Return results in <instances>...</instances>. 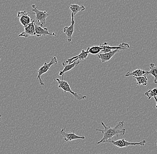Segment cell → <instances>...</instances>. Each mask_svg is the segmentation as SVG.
<instances>
[{
	"instance_id": "23",
	"label": "cell",
	"mask_w": 157,
	"mask_h": 154,
	"mask_svg": "<svg viewBox=\"0 0 157 154\" xmlns=\"http://www.w3.org/2000/svg\"><path fill=\"white\" fill-rule=\"evenodd\" d=\"M156 131L157 132V129L156 130ZM156 145H157V142H156Z\"/></svg>"
},
{
	"instance_id": "16",
	"label": "cell",
	"mask_w": 157,
	"mask_h": 154,
	"mask_svg": "<svg viewBox=\"0 0 157 154\" xmlns=\"http://www.w3.org/2000/svg\"><path fill=\"white\" fill-rule=\"evenodd\" d=\"M146 74H147L146 71L141 69H135L132 72H128L125 74V77H129V76H132V77H141V76H143Z\"/></svg>"
},
{
	"instance_id": "21",
	"label": "cell",
	"mask_w": 157,
	"mask_h": 154,
	"mask_svg": "<svg viewBox=\"0 0 157 154\" xmlns=\"http://www.w3.org/2000/svg\"><path fill=\"white\" fill-rule=\"evenodd\" d=\"M154 99L155 100L156 103V105L155 106V107L157 109V98L156 97H154Z\"/></svg>"
},
{
	"instance_id": "1",
	"label": "cell",
	"mask_w": 157,
	"mask_h": 154,
	"mask_svg": "<svg viewBox=\"0 0 157 154\" xmlns=\"http://www.w3.org/2000/svg\"><path fill=\"white\" fill-rule=\"evenodd\" d=\"M101 123L104 129H96L97 131L101 132L103 135L102 138L97 143L98 145L106 143L107 141L111 140L113 137H115L117 138L119 136H123L125 134L126 129L124 128V121H120L114 127H111L110 126H107L103 122H101Z\"/></svg>"
},
{
	"instance_id": "15",
	"label": "cell",
	"mask_w": 157,
	"mask_h": 154,
	"mask_svg": "<svg viewBox=\"0 0 157 154\" xmlns=\"http://www.w3.org/2000/svg\"><path fill=\"white\" fill-rule=\"evenodd\" d=\"M70 9L71 11V13L73 14L74 17H75V16L79 12L83 11L85 10V7L83 6H79L77 4H72L70 6Z\"/></svg>"
},
{
	"instance_id": "6",
	"label": "cell",
	"mask_w": 157,
	"mask_h": 154,
	"mask_svg": "<svg viewBox=\"0 0 157 154\" xmlns=\"http://www.w3.org/2000/svg\"><path fill=\"white\" fill-rule=\"evenodd\" d=\"M101 47L102 48V50L101 51V54L109 52L114 50H118L119 51L121 50H124L130 48L129 44L125 43H122L119 44L118 46L115 47H111L108 45L107 43L105 42L104 43L100 44Z\"/></svg>"
},
{
	"instance_id": "13",
	"label": "cell",
	"mask_w": 157,
	"mask_h": 154,
	"mask_svg": "<svg viewBox=\"0 0 157 154\" xmlns=\"http://www.w3.org/2000/svg\"><path fill=\"white\" fill-rule=\"evenodd\" d=\"M119 50H115L111 51L109 52L100 54L98 55V57L101 61L102 62L105 63L109 61L114 56L116 53L119 51Z\"/></svg>"
},
{
	"instance_id": "4",
	"label": "cell",
	"mask_w": 157,
	"mask_h": 154,
	"mask_svg": "<svg viewBox=\"0 0 157 154\" xmlns=\"http://www.w3.org/2000/svg\"><path fill=\"white\" fill-rule=\"evenodd\" d=\"M106 143H110L114 146L117 148H128V146H144L147 144V141L145 140H142L139 143H132L126 141L123 138L117 140H110L107 141Z\"/></svg>"
},
{
	"instance_id": "25",
	"label": "cell",
	"mask_w": 157,
	"mask_h": 154,
	"mask_svg": "<svg viewBox=\"0 0 157 154\" xmlns=\"http://www.w3.org/2000/svg\"></svg>"
},
{
	"instance_id": "22",
	"label": "cell",
	"mask_w": 157,
	"mask_h": 154,
	"mask_svg": "<svg viewBox=\"0 0 157 154\" xmlns=\"http://www.w3.org/2000/svg\"><path fill=\"white\" fill-rule=\"evenodd\" d=\"M1 117H2V115H0V122H1V121H2V118H1Z\"/></svg>"
},
{
	"instance_id": "10",
	"label": "cell",
	"mask_w": 157,
	"mask_h": 154,
	"mask_svg": "<svg viewBox=\"0 0 157 154\" xmlns=\"http://www.w3.org/2000/svg\"><path fill=\"white\" fill-rule=\"evenodd\" d=\"M71 24L69 26H65L63 30L64 33H65V34L67 37V41H68V43H70L71 40H72V36L73 35L74 32L75 24L74 17L72 13H71Z\"/></svg>"
},
{
	"instance_id": "7",
	"label": "cell",
	"mask_w": 157,
	"mask_h": 154,
	"mask_svg": "<svg viewBox=\"0 0 157 154\" xmlns=\"http://www.w3.org/2000/svg\"><path fill=\"white\" fill-rule=\"evenodd\" d=\"M17 17L19 18L20 22L24 28L28 26L33 21L25 10L20 11L17 13Z\"/></svg>"
},
{
	"instance_id": "3",
	"label": "cell",
	"mask_w": 157,
	"mask_h": 154,
	"mask_svg": "<svg viewBox=\"0 0 157 154\" xmlns=\"http://www.w3.org/2000/svg\"><path fill=\"white\" fill-rule=\"evenodd\" d=\"M32 7L33 8L32 9V11L34 12V13H33L35 14V19L34 21H36V23L35 22L34 23L39 26L43 27L46 23L47 17L49 15L48 11L39 10L35 5H32Z\"/></svg>"
},
{
	"instance_id": "5",
	"label": "cell",
	"mask_w": 157,
	"mask_h": 154,
	"mask_svg": "<svg viewBox=\"0 0 157 154\" xmlns=\"http://www.w3.org/2000/svg\"><path fill=\"white\" fill-rule=\"evenodd\" d=\"M51 61L50 62L44 63V65L37 70V72L38 73L37 78L39 80V83L41 86H44V82L41 78L42 75L48 72L52 66L56 65L57 64L58 59L56 57H52L51 58Z\"/></svg>"
},
{
	"instance_id": "19",
	"label": "cell",
	"mask_w": 157,
	"mask_h": 154,
	"mask_svg": "<svg viewBox=\"0 0 157 154\" xmlns=\"http://www.w3.org/2000/svg\"><path fill=\"white\" fill-rule=\"evenodd\" d=\"M87 50L89 54H97L102 51V48L100 45L99 46H93L91 47H88Z\"/></svg>"
},
{
	"instance_id": "14",
	"label": "cell",
	"mask_w": 157,
	"mask_h": 154,
	"mask_svg": "<svg viewBox=\"0 0 157 154\" xmlns=\"http://www.w3.org/2000/svg\"><path fill=\"white\" fill-rule=\"evenodd\" d=\"M80 61H77L74 62L70 64H67L65 63L64 62L62 63L63 66L64 67L63 70L60 71L59 73V76H62V80H63L64 74L65 73L67 72L69 70H71V69L76 66L78 65L80 63Z\"/></svg>"
},
{
	"instance_id": "18",
	"label": "cell",
	"mask_w": 157,
	"mask_h": 154,
	"mask_svg": "<svg viewBox=\"0 0 157 154\" xmlns=\"http://www.w3.org/2000/svg\"><path fill=\"white\" fill-rule=\"evenodd\" d=\"M136 79L137 84L138 85H143L144 86H147L148 82V78L146 75L141 76V77H132Z\"/></svg>"
},
{
	"instance_id": "8",
	"label": "cell",
	"mask_w": 157,
	"mask_h": 154,
	"mask_svg": "<svg viewBox=\"0 0 157 154\" xmlns=\"http://www.w3.org/2000/svg\"><path fill=\"white\" fill-rule=\"evenodd\" d=\"M66 127H64L61 130V135H62L63 137L64 140L66 142L68 141H71L72 140H78V139H81V140H84L85 137L83 136H79L75 134L74 132H66L65 131Z\"/></svg>"
},
{
	"instance_id": "11",
	"label": "cell",
	"mask_w": 157,
	"mask_h": 154,
	"mask_svg": "<svg viewBox=\"0 0 157 154\" xmlns=\"http://www.w3.org/2000/svg\"><path fill=\"white\" fill-rule=\"evenodd\" d=\"M88 54H89V53L88 52L87 49L86 51L83 50L78 55L75 56L70 58H68L66 61L65 62H64L67 64H70L74 62L85 59L88 58Z\"/></svg>"
},
{
	"instance_id": "12",
	"label": "cell",
	"mask_w": 157,
	"mask_h": 154,
	"mask_svg": "<svg viewBox=\"0 0 157 154\" xmlns=\"http://www.w3.org/2000/svg\"><path fill=\"white\" fill-rule=\"evenodd\" d=\"M34 26H35V34L36 36L38 37H40L42 35H50L52 36H56V34L55 33H49L48 29L47 28H43V27L39 26L34 23Z\"/></svg>"
},
{
	"instance_id": "24",
	"label": "cell",
	"mask_w": 157,
	"mask_h": 154,
	"mask_svg": "<svg viewBox=\"0 0 157 154\" xmlns=\"http://www.w3.org/2000/svg\"><path fill=\"white\" fill-rule=\"evenodd\" d=\"M0 60H1V58H0Z\"/></svg>"
},
{
	"instance_id": "20",
	"label": "cell",
	"mask_w": 157,
	"mask_h": 154,
	"mask_svg": "<svg viewBox=\"0 0 157 154\" xmlns=\"http://www.w3.org/2000/svg\"><path fill=\"white\" fill-rule=\"evenodd\" d=\"M145 96L148 97V100H150L152 98L157 96V88H155L152 90H150L145 92Z\"/></svg>"
},
{
	"instance_id": "2",
	"label": "cell",
	"mask_w": 157,
	"mask_h": 154,
	"mask_svg": "<svg viewBox=\"0 0 157 154\" xmlns=\"http://www.w3.org/2000/svg\"><path fill=\"white\" fill-rule=\"evenodd\" d=\"M55 81H56L58 83L59 86L58 87L60 89L63 90L64 93L66 92H69L71 93L72 96H74L77 100H82L86 99L87 96L84 95H82V94H78V93H75L72 91L70 86L69 84H68V82L67 81L64 80H60L58 78L54 79Z\"/></svg>"
},
{
	"instance_id": "17",
	"label": "cell",
	"mask_w": 157,
	"mask_h": 154,
	"mask_svg": "<svg viewBox=\"0 0 157 154\" xmlns=\"http://www.w3.org/2000/svg\"><path fill=\"white\" fill-rule=\"evenodd\" d=\"M150 70L149 71H146L147 74H151L155 77L154 82L157 84V66L155 65V64H150Z\"/></svg>"
},
{
	"instance_id": "9",
	"label": "cell",
	"mask_w": 157,
	"mask_h": 154,
	"mask_svg": "<svg viewBox=\"0 0 157 154\" xmlns=\"http://www.w3.org/2000/svg\"><path fill=\"white\" fill-rule=\"evenodd\" d=\"M34 23V21L33 20L28 26L25 27L24 32L21 33L18 35V37H24L25 38H27L30 36H36Z\"/></svg>"
}]
</instances>
